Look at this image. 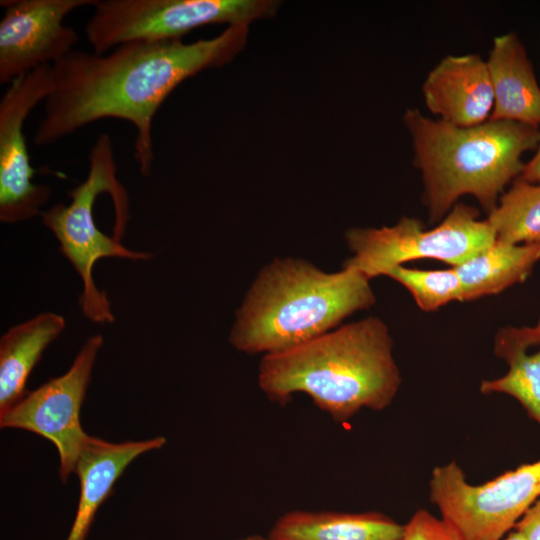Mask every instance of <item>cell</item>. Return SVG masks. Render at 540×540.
<instances>
[{"instance_id":"cell-12","label":"cell","mask_w":540,"mask_h":540,"mask_svg":"<svg viewBox=\"0 0 540 540\" xmlns=\"http://www.w3.org/2000/svg\"><path fill=\"white\" fill-rule=\"evenodd\" d=\"M422 91L428 109L454 126L480 125L493 111L487 62L478 55L443 58L428 74Z\"/></svg>"},{"instance_id":"cell-24","label":"cell","mask_w":540,"mask_h":540,"mask_svg":"<svg viewBox=\"0 0 540 540\" xmlns=\"http://www.w3.org/2000/svg\"><path fill=\"white\" fill-rule=\"evenodd\" d=\"M519 177L529 183L536 184L540 182V144L535 156L525 164V168Z\"/></svg>"},{"instance_id":"cell-22","label":"cell","mask_w":540,"mask_h":540,"mask_svg":"<svg viewBox=\"0 0 540 540\" xmlns=\"http://www.w3.org/2000/svg\"><path fill=\"white\" fill-rule=\"evenodd\" d=\"M497 334L525 349L540 345V318L534 327L508 326L500 329Z\"/></svg>"},{"instance_id":"cell-16","label":"cell","mask_w":540,"mask_h":540,"mask_svg":"<svg viewBox=\"0 0 540 540\" xmlns=\"http://www.w3.org/2000/svg\"><path fill=\"white\" fill-rule=\"evenodd\" d=\"M54 312L40 313L8 329L0 338V414L28 392L26 383L43 352L64 330Z\"/></svg>"},{"instance_id":"cell-19","label":"cell","mask_w":540,"mask_h":540,"mask_svg":"<svg viewBox=\"0 0 540 540\" xmlns=\"http://www.w3.org/2000/svg\"><path fill=\"white\" fill-rule=\"evenodd\" d=\"M487 220L497 240L511 244L540 241V185L518 177Z\"/></svg>"},{"instance_id":"cell-9","label":"cell","mask_w":540,"mask_h":540,"mask_svg":"<svg viewBox=\"0 0 540 540\" xmlns=\"http://www.w3.org/2000/svg\"><path fill=\"white\" fill-rule=\"evenodd\" d=\"M102 345L101 335L89 337L63 375L28 391L15 405L0 414L1 428L29 431L54 444L59 454V476L63 482L75 472L78 457L90 437L81 426L80 411Z\"/></svg>"},{"instance_id":"cell-5","label":"cell","mask_w":540,"mask_h":540,"mask_svg":"<svg viewBox=\"0 0 540 540\" xmlns=\"http://www.w3.org/2000/svg\"><path fill=\"white\" fill-rule=\"evenodd\" d=\"M68 196L69 204L57 203L43 211L42 222L81 278L79 305L84 317L97 324H112L115 316L106 292L94 282V265L102 258L137 262L149 260L152 255L121 243L129 221V199L118 180L112 141L107 133L95 140L89 153L88 174L68 191Z\"/></svg>"},{"instance_id":"cell-1","label":"cell","mask_w":540,"mask_h":540,"mask_svg":"<svg viewBox=\"0 0 540 540\" xmlns=\"http://www.w3.org/2000/svg\"><path fill=\"white\" fill-rule=\"evenodd\" d=\"M247 25H232L209 39L133 41L98 54L73 50L52 64V90L32 138L51 145L105 118L136 129L135 159L143 176L155 159L152 122L173 90L199 72L229 63L245 46Z\"/></svg>"},{"instance_id":"cell-10","label":"cell","mask_w":540,"mask_h":540,"mask_svg":"<svg viewBox=\"0 0 540 540\" xmlns=\"http://www.w3.org/2000/svg\"><path fill=\"white\" fill-rule=\"evenodd\" d=\"M52 90L47 64L13 80L0 100V221L18 223L41 216L50 198L48 185L36 184L24 135V123Z\"/></svg>"},{"instance_id":"cell-11","label":"cell","mask_w":540,"mask_h":540,"mask_svg":"<svg viewBox=\"0 0 540 540\" xmlns=\"http://www.w3.org/2000/svg\"><path fill=\"white\" fill-rule=\"evenodd\" d=\"M0 20V83L43 65H52L74 50L79 40L64 18L96 0H4Z\"/></svg>"},{"instance_id":"cell-3","label":"cell","mask_w":540,"mask_h":540,"mask_svg":"<svg viewBox=\"0 0 540 540\" xmlns=\"http://www.w3.org/2000/svg\"><path fill=\"white\" fill-rule=\"evenodd\" d=\"M369 282L349 268L328 273L306 260L276 259L259 272L236 311L229 342L247 354L297 347L372 307Z\"/></svg>"},{"instance_id":"cell-25","label":"cell","mask_w":540,"mask_h":540,"mask_svg":"<svg viewBox=\"0 0 540 540\" xmlns=\"http://www.w3.org/2000/svg\"><path fill=\"white\" fill-rule=\"evenodd\" d=\"M499 540H525V539L517 530L514 529Z\"/></svg>"},{"instance_id":"cell-20","label":"cell","mask_w":540,"mask_h":540,"mask_svg":"<svg viewBox=\"0 0 540 540\" xmlns=\"http://www.w3.org/2000/svg\"><path fill=\"white\" fill-rule=\"evenodd\" d=\"M386 276L402 284L423 311H434L452 302H463L459 276L453 267L443 270H419L396 266Z\"/></svg>"},{"instance_id":"cell-4","label":"cell","mask_w":540,"mask_h":540,"mask_svg":"<svg viewBox=\"0 0 540 540\" xmlns=\"http://www.w3.org/2000/svg\"><path fill=\"white\" fill-rule=\"evenodd\" d=\"M404 121L422 172L431 222L440 221L467 194L489 214L505 186L522 174L523 153L540 144L539 127L515 121L458 127L425 117L418 109H408Z\"/></svg>"},{"instance_id":"cell-14","label":"cell","mask_w":540,"mask_h":540,"mask_svg":"<svg viewBox=\"0 0 540 540\" xmlns=\"http://www.w3.org/2000/svg\"><path fill=\"white\" fill-rule=\"evenodd\" d=\"M487 62L494 105L489 120L540 126V87L525 48L513 34L493 41Z\"/></svg>"},{"instance_id":"cell-18","label":"cell","mask_w":540,"mask_h":540,"mask_svg":"<svg viewBox=\"0 0 540 540\" xmlns=\"http://www.w3.org/2000/svg\"><path fill=\"white\" fill-rule=\"evenodd\" d=\"M494 353L509 365L507 373L493 380H483L480 392L502 393L516 399L528 416L540 425V350L528 354L527 349L496 334Z\"/></svg>"},{"instance_id":"cell-6","label":"cell","mask_w":540,"mask_h":540,"mask_svg":"<svg viewBox=\"0 0 540 540\" xmlns=\"http://www.w3.org/2000/svg\"><path fill=\"white\" fill-rule=\"evenodd\" d=\"M271 0H96L85 25L93 52L133 41L182 39L209 24L249 25L275 14Z\"/></svg>"},{"instance_id":"cell-8","label":"cell","mask_w":540,"mask_h":540,"mask_svg":"<svg viewBox=\"0 0 540 540\" xmlns=\"http://www.w3.org/2000/svg\"><path fill=\"white\" fill-rule=\"evenodd\" d=\"M429 498L459 540H499L540 498V459L479 485L470 484L455 461L437 466Z\"/></svg>"},{"instance_id":"cell-21","label":"cell","mask_w":540,"mask_h":540,"mask_svg":"<svg viewBox=\"0 0 540 540\" xmlns=\"http://www.w3.org/2000/svg\"><path fill=\"white\" fill-rule=\"evenodd\" d=\"M401 540H459L455 532L426 509L416 511L404 525Z\"/></svg>"},{"instance_id":"cell-2","label":"cell","mask_w":540,"mask_h":540,"mask_svg":"<svg viewBox=\"0 0 540 540\" xmlns=\"http://www.w3.org/2000/svg\"><path fill=\"white\" fill-rule=\"evenodd\" d=\"M258 385L270 401L282 405L304 393L334 422L344 424L362 409L387 408L399 391L401 374L388 327L371 316L263 355Z\"/></svg>"},{"instance_id":"cell-7","label":"cell","mask_w":540,"mask_h":540,"mask_svg":"<svg viewBox=\"0 0 540 540\" xmlns=\"http://www.w3.org/2000/svg\"><path fill=\"white\" fill-rule=\"evenodd\" d=\"M478 217L476 208L459 203L432 229L409 217L390 227L349 229L345 238L353 256L343 268L356 270L370 280L421 258L460 265L496 240L488 220Z\"/></svg>"},{"instance_id":"cell-15","label":"cell","mask_w":540,"mask_h":540,"mask_svg":"<svg viewBox=\"0 0 540 540\" xmlns=\"http://www.w3.org/2000/svg\"><path fill=\"white\" fill-rule=\"evenodd\" d=\"M404 525L380 512L292 510L279 516L270 540H401Z\"/></svg>"},{"instance_id":"cell-26","label":"cell","mask_w":540,"mask_h":540,"mask_svg":"<svg viewBox=\"0 0 540 540\" xmlns=\"http://www.w3.org/2000/svg\"><path fill=\"white\" fill-rule=\"evenodd\" d=\"M238 540H270L267 536L262 535H249Z\"/></svg>"},{"instance_id":"cell-17","label":"cell","mask_w":540,"mask_h":540,"mask_svg":"<svg viewBox=\"0 0 540 540\" xmlns=\"http://www.w3.org/2000/svg\"><path fill=\"white\" fill-rule=\"evenodd\" d=\"M540 260V241L511 244L495 240L460 265L453 266L463 292V302L498 294L524 282Z\"/></svg>"},{"instance_id":"cell-13","label":"cell","mask_w":540,"mask_h":540,"mask_svg":"<svg viewBox=\"0 0 540 540\" xmlns=\"http://www.w3.org/2000/svg\"><path fill=\"white\" fill-rule=\"evenodd\" d=\"M165 443L162 436L117 443L90 436L75 467L80 495L66 540H85L98 509L111 495L114 484L127 466L138 456L160 449Z\"/></svg>"},{"instance_id":"cell-23","label":"cell","mask_w":540,"mask_h":540,"mask_svg":"<svg viewBox=\"0 0 540 540\" xmlns=\"http://www.w3.org/2000/svg\"><path fill=\"white\" fill-rule=\"evenodd\" d=\"M514 529L525 540H540V498L528 508Z\"/></svg>"}]
</instances>
